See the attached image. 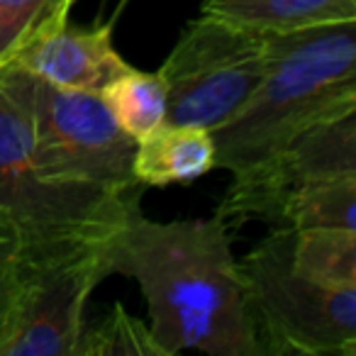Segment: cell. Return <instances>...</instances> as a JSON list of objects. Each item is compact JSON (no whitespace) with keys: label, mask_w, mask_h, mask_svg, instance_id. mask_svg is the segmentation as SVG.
I'll return each mask as SVG.
<instances>
[{"label":"cell","mask_w":356,"mask_h":356,"mask_svg":"<svg viewBox=\"0 0 356 356\" xmlns=\"http://www.w3.org/2000/svg\"><path fill=\"white\" fill-rule=\"evenodd\" d=\"M108 252L113 273L142 288L149 330L166 356H264L227 220L154 222L134 210Z\"/></svg>","instance_id":"obj_1"},{"label":"cell","mask_w":356,"mask_h":356,"mask_svg":"<svg viewBox=\"0 0 356 356\" xmlns=\"http://www.w3.org/2000/svg\"><path fill=\"white\" fill-rule=\"evenodd\" d=\"M271 35L261 86L234 118L213 129L215 168H252L315 120L356 108V22Z\"/></svg>","instance_id":"obj_2"},{"label":"cell","mask_w":356,"mask_h":356,"mask_svg":"<svg viewBox=\"0 0 356 356\" xmlns=\"http://www.w3.org/2000/svg\"><path fill=\"white\" fill-rule=\"evenodd\" d=\"M0 90L20 113L32 159L44 176L56 184L137 195V139L115 122L98 93L56 88L13 66L0 69Z\"/></svg>","instance_id":"obj_3"},{"label":"cell","mask_w":356,"mask_h":356,"mask_svg":"<svg viewBox=\"0 0 356 356\" xmlns=\"http://www.w3.org/2000/svg\"><path fill=\"white\" fill-rule=\"evenodd\" d=\"M293 229H271L239 261L264 356H356V288H325L293 268Z\"/></svg>","instance_id":"obj_4"},{"label":"cell","mask_w":356,"mask_h":356,"mask_svg":"<svg viewBox=\"0 0 356 356\" xmlns=\"http://www.w3.org/2000/svg\"><path fill=\"white\" fill-rule=\"evenodd\" d=\"M139 210L137 195L56 184L32 159L17 108L0 90V225L20 249L108 239Z\"/></svg>","instance_id":"obj_5"},{"label":"cell","mask_w":356,"mask_h":356,"mask_svg":"<svg viewBox=\"0 0 356 356\" xmlns=\"http://www.w3.org/2000/svg\"><path fill=\"white\" fill-rule=\"evenodd\" d=\"M271 47V32L200 13L156 71L166 86V122L222 127L261 86Z\"/></svg>","instance_id":"obj_6"},{"label":"cell","mask_w":356,"mask_h":356,"mask_svg":"<svg viewBox=\"0 0 356 356\" xmlns=\"http://www.w3.org/2000/svg\"><path fill=\"white\" fill-rule=\"evenodd\" d=\"M108 242L20 249V281L0 356H79L86 302L113 276Z\"/></svg>","instance_id":"obj_7"},{"label":"cell","mask_w":356,"mask_h":356,"mask_svg":"<svg viewBox=\"0 0 356 356\" xmlns=\"http://www.w3.org/2000/svg\"><path fill=\"white\" fill-rule=\"evenodd\" d=\"M356 176V108L315 120L278 152L252 168L232 173L218 215L222 220L259 218L276 227L283 195L307 181Z\"/></svg>","instance_id":"obj_8"},{"label":"cell","mask_w":356,"mask_h":356,"mask_svg":"<svg viewBox=\"0 0 356 356\" xmlns=\"http://www.w3.org/2000/svg\"><path fill=\"white\" fill-rule=\"evenodd\" d=\"M8 66L27 71L44 83L66 90L100 93L129 64L113 44V27H74L69 20L27 42Z\"/></svg>","instance_id":"obj_9"},{"label":"cell","mask_w":356,"mask_h":356,"mask_svg":"<svg viewBox=\"0 0 356 356\" xmlns=\"http://www.w3.org/2000/svg\"><path fill=\"white\" fill-rule=\"evenodd\" d=\"M215 168V139L195 124L163 122L137 139L132 173L139 186H191Z\"/></svg>","instance_id":"obj_10"},{"label":"cell","mask_w":356,"mask_h":356,"mask_svg":"<svg viewBox=\"0 0 356 356\" xmlns=\"http://www.w3.org/2000/svg\"><path fill=\"white\" fill-rule=\"evenodd\" d=\"M205 15L264 32L356 22V0H205Z\"/></svg>","instance_id":"obj_11"},{"label":"cell","mask_w":356,"mask_h":356,"mask_svg":"<svg viewBox=\"0 0 356 356\" xmlns=\"http://www.w3.org/2000/svg\"><path fill=\"white\" fill-rule=\"evenodd\" d=\"M356 229V176L307 181L291 188L281 200L276 227Z\"/></svg>","instance_id":"obj_12"},{"label":"cell","mask_w":356,"mask_h":356,"mask_svg":"<svg viewBox=\"0 0 356 356\" xmlns=\"http://www.w3.org/2000/svg\"><path fill=\"white\" fill-rule=\"evenodd\" d=\"M291 261L302 278L317 286L356 288V229H298Z\"/></svg>","instance_id":"obj_13"},{"label":"cell","mask_w":356,"mask_h":356,"mask_svg":"<svg viewBox=\"0 0 356 356\" xmlns=\"http://www.w3.org/2000/svg\"><path fill=\"white\" fill-rule=\"evenodd\" d=\"M98 95L115 122L132 139L147 137L166 122V86L159 74L129 66Z\"/></svg>","instance_id":"obj_14"},{"label":"cell","mask_w":356,"mask_h":356,"mask_svg":"<svg viewBox=\"0 0 356 356\" xmlns=\"http://www.w3.org/2000/svg\"><path fill=\"white\" fill-rule=\"evenodd\" d=\"M79 356H166L152 337L149 325L132 317L115 302L105 317L86 322L79 341Z\"/></svg>","instance_id":"obj_15"},{"label":"cell","mask_w":356,"mask_h":356,"mask_svg":"<svg viewBox=\"0 0 356 356\" xmlns=\"http://www.w3.org/2000/svg\"><path fill=\"white\" fill-rule=\"evenodd\" d=\"M76 0H0V69L49 27L69 20Z\"/></svg>","instance_id":"obj_16"},{"label":"cell","mask_w":356,"mask_h":356,"mask_svg":"<svg viewBox=\"0 0 356 356\" xmlns=\"http://www.w3.org/2000/svg\"><path fill=\"white\" fill-rule=\"evenodd\" d=\"M17 281H20V242L10 229L0 225V337L10 320Z\"/></svg>","instance_id":"obj_17"}]
</instances>
